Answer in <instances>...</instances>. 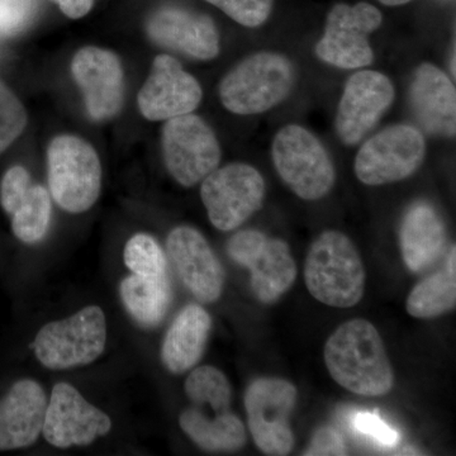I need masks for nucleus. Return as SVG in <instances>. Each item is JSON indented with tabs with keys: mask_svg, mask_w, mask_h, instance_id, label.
Returning a JSON list of instances; mask_svg holds the SVG:
<instances>
[{
	"mask_svg": "<svg viewBox=\"0 0 456 456\" xmlns=\"http://www.w3.org/2000/svg\"><path fill=\"white\" fill-rule=\"evenodd\" d=\"M325 362L332 379L355 395L382 397L395 384L382 338L364 318L346 321L330 336Z\"/></svg>",
	"mask_w": 456,
	"mask_h": 456,
	"instance_id": "nucleus-1",
	"label": "nucleus"
},
{
	"mask_svg": "<svg viewBox=\"0 0 456 456\" xmlns=\"http://www.w3.org/2000/svg\"><path fill=\"white\" fill-rule=\"evenodd\" d=\"M305 281L312 296L335 308L362 301L365 268L358 248L338 231H326L312 242L305 265Z\"/></svg>",
	"mask_w": 456,
	"mask_h": 456,
	"instance_id": "nucleus-2",
	"label": "nucleus"
},
{
	"mask_svg": "<svg viewBox=\"0 0 456 456\" xmlns=\"http://www.w3.org/2000/svg\"><path fill=\"white\" fill-rule=\"evenodd\" d=\"M296 69L277 53H256L237 64L220 84V98L226 110L241 116L272 110L292 92Z\"/></svg>",
	"mask_w": 456,
	"mask_h": 456,
	"instance_id": "nucleus-3",
	"label": "nucleus"
},
{
	"mask_svg": "<svg viewBox=\"0 0 456 456\" xmlns=\"http://www.w3.org/2000/svg\"><path fill=\"white\" fill-rule=\"evenodd\" d=\"M106 314L99 305H88L42 327L32 347L45 368L68 370L94 362L106 350Z\"/></svg>",
	"mask_w": 456,
	"mask_h": 456,
	"instance_id": "nucleus-4",
	"label": "nucleus"
},
{
	"mask_svg": "<svg viewBox=\"0 0 456 456\" xmlns=\"http://www.w3.org/2000/svg\"><path fill=\"white\" fill-rule=\"evenodd\" d=\"M50 196L60 208L83 213L97 203L102 165L97 151L80 137L61 134L47 149Z\"/></svg>",
	"mask_w": 456,
	"mask_h": 456,
	"instance_id": "nucleus-5",
	"label": "nucleus"
},
{
	"mask_svg": "<svg viewBox=\"0 0 456 456\" xmlns=\"http://www.w3.org/2000/svg\"><path fill=\"white\" fill-rule=\"evenodd\" d=\"M272 154L279 175L302 200H321L334 187L331 159L320 140L302 126L281 128L273 141Z\"/></svg>",
	"mask_w": 456,
	"mask_h": 456,
	"instance_id": "nucleus-6",
	"label": "nucleus"
},
{
	"mask_svg": "<svg viewBox=\"0 0 456 456\" xmlns=\"http://www.w3.org/2000/svg\"><path fill=\"white\" fill-rule=\"evenodd\" d=\"M228 256L251 274V289L260 302L274 303L292 288L297 264L289 246L256 230H242L227 242Z\"/></svg>",
	"mask_w": 456,
	"mask_h": 456,
	"instance_id": "nucleus-7",
	"label": "nucleus"
},
{
	"mask_svg": "<svg viewBox=\"0 0 456 456\" xmlns=\"http://www.w3.org/2000/svg\"><path fill=\"white\" fill-rule=\"evenodd\" d=\"M200 198L209 221L220 231L236 230L265 198V180L251 165L235 163L217 167L202 180Z\"/></svg>",
	"mask_w": 456,
	"mask_h": 456,
	"instance_id": "nucleus-8",
	"label": "nucleus"
},
{
	"mask_svg": "<svg viewBox=\"0 0 456 456\" xmlns=\"http://www.w3.org/2000/svg\"><path fill=\"white\" fill-rule=\"evenodd\" d=\"M294 384L281 378H259L245 392L248 426L257 448L266 455H288L294 446L289 417L296 407Z\"/></svg>",
	"mask_w": 456,
	"mask_h": 456,
	"instance_id": "nucleus-9",
	"label": "nucleus"
},
{
	"mask_svg": "<svg viewBox=\"0 0 456 456\" xmlns=\"http://www.w3.org/2000/svg\"><path fill=\"white\" fill-rule=\"evenodd\" d=\"M161 145L167 171L183 187H193L220 165L217 137L196 114L167 119L161 132Z\"/></svg>",
	"mask_w": 456,
	"mask_h": 456,
	"instance_id": "nucleus-10",
	"label": "nucleus"
},
{
	"mask_svg": "<svg viewBox=\"0 0 456 456\" xmlns=\"http://www.w3.org/2000/svg\"><path fill=\"white\" fill-rule=\"evenodd\" d=\"M426 142L419 128L395 125L370 137L355 159V174L367 185L407 179L424 161Z\"/></svg>",
	"mask_w": 456,
	"mask_h": 456,
	"instance_id": "nucleus-11",
	"label": "nucleus"
},
{
	"mask_svg": "<svg viewBox=\"0 0 456 456\" xmlns=\"http://www.w3.org/2000/svg\"><path fill=\"white\" fill-rule=\"evenodd\" d=\"M379 9L369 3L336 4L327 16L325 33L318 41L317 56L340 69H360L374 60L369 36L382 26Z\"/></svg>",
	"mask_w": 456,
	"mask_h": 456,
	"instance_id": "nucleus-12",
	"label": "nucleus"
},
{
	"mask_svg": "<svg viewBox=\"0 0 456 456\" xmlns=\"http://www.w3.org/2000/svg\"><path fill=\"white\" fill-rule=\"evenodd\" d=\"M112 419L69 383H57L45 416V440L57 449L88 446L112 430Z\"/></svg>",
	"mask_w": 456,
	"mask_h": 456,
	"instance_id": "nucleus-13",
	"label": "nucleus"
},
{
	"mask_svg": "<svg viewBox=\"0 0 456 456\" xmlns=\"http://www.w3.org/2000/svg\"><path fill=\"white\" fill-rule=\"evenodd\" d=\"M393 99L395 88L386 75L373 70L351 75L336 116V131L342 142L358 145L392 106Z\"/></svg>",
	"mask_w": 456,
	"mask_h": 456,
	"instance_id": "nucleus-14",
	"label": "nucleus"
},
{
	"mask_svg": "<svg viewBox=\"0 0 456 456\" xmlns=\"http://www.w3.org/2000/svg\"><path fill=\"white\" fill-rule=\"evenodd\" d=\"M202 97L200 83L183 69L178 60L159 55L139 92L137 104L149 121H167L196 110Z\"/></svg>",
	"mask_w": 456,
	"mask_h": 456,
	"instance_id": "nucleus-15",
	"label": "nucleus"
},
{
	"mask_svg": "<svg viewBox=\"0 0 456 456\" xmlns=\"http://www.w3.org/2000/svg\"><path fill=\"white\" fill-rule=\"evenodd\" d=\"M167 256L176 274L198 301H218L224 292V270L206 237L191 226L174 228L167 236Z\"/></svg>",
	"mask_w": 456,
	"mask_h": 456,
	"instance_id": "nucleus-16",
	"label": "nucleus"
},
{
	"mask_svg": "<svg viewBox=\"0 0 456 456\" xmlns=\"http://www.w3.org/2000/svg\"><path fill=\"white\" fill-rule=\"evenodd\" d=\"M71 73L93 119L104 121L119 113L125 99V77L121 61L113 53L84 47L75 53Z\"/></svg>",
	"mask_w": 456,
	"mask_h": 456,
	"instance_id": "nucleus-17",
	"label": "nucleus"
},
{
	"mask_svg": "<svg viewBox=\"0 0 456 456\" xmlns=\"http://www.w3.org/2000/svg\"><path fill=\"white\" fill-rule=\"evenodd\" d=\"M0 204L20 241L33 245L44 240L53 216L50 191L33 182L26 167L16 165L5 171L0 182Z\"/></svg>",
	"mask_w": 456,
	"mask_h": 456,
	"instance_id": "nucleus-18",
	"label": "nucleus"
},
{
	"mask_svg": "<svg viewBox=\"0 0 456 456\" xmlns=\"http://www.w3.org/2000/svg\"><path fill=\"white\" fill-rule=\"evenodd\" d=\"M155 44L197 60H212L220 53V36L208 16L176 7L156 12L147 23Z\"/></svg>",
	"mask_w": 456,
	"mask_h": 456,
	"instance_id": "nucleus-19",
	"label": "nucleus"
},
{
	"mask_svg": "<svg viewBox=\"0 0 456 456\" xmlns=\"http://www.w3.org/2000/svg\"><path fill=\"white\" fill-rule=\"evenodd\" d=\"M46 392L40 383L20 379L0 399V452L26 449L37 443L46 416Z\"/></svg>",
	"mask_w": 456,
	"mask_h": 456,
	"instance_id": "nucleus-20",
	"label": "nucleus"
},
{
	"mask_svg": "<svg viewBox=\"0 0 456 456\" xmlns=\"http://www.w3.org/2000/svg\"><path fill=\"white\" fill-rule=\"evenodd\" d=\"M410 103L426 132L435 136H455V86L439 68L422 64L416 69L410 86Z\"/></svg>",
	"mask_w": 456,
	"mask_h": 456,
	"instance_id": "nucleus-21",
	"label": "nucleus"
},
{
	"mask_svg": "<svg viewBox=\"0 0 456 456\" xmlns=\"http://www.w3.org/2000/svg\"><path fill=\"white\" fill-rule=\"evenodd\" d=\"M448 235L440 213L425 200L413 203L402 218L399 244L407 268L425 272L435 265L445 251Z\"/></svg>",
	"mask_w": 456,
	"mask_h": 456,
	"instance_id": "nucleus-22",
	"label": "nucleus"
},
{
	"mask_svg": "<svg viewBox=\"0 0 456 456\" xmlns=\"http://www.w3.org/2000/svg\"><path fill=\"white\" fill-rule=\"evenodd\" d=\"M212 318L198 305H188L171 322L161 345V362L171 374H183L202 359Z\"/></svg>",
	"mask_w": 456,
	"mask_h": 456,
	"instance_id": "nucleus-23",
	"label": "nucleus"
},
{
	"mask_svg": "<svg viewBox=\"0 0 456 456\" xmlns=\"http://www.w3.org/2000/svg\"><path fill=\"white\" fill-rule=\"evenodd\" d=\"M180 428L189 439L206 452H237L245 446L246 428L235 413L208 417L196 407L180 413Z\"/></svg>",
	"mask_w": 456,
	"mask_h": 456,
	"instance_id": "nucleus-24",
	"label": "nucleus"
},
{
	"mask_svg": "<svg viewBox=\"0 0 456 456\" xmlns=\"http://www.w3.org/2000/svg\"><path fill=\"white\" fill-rule=\"evenodd\" d=\"M119 296L132 318L146 329L163 322L173 298L167 274L159 277L128 275L119 284Z\"/></svg>",
	"mask_w": 456,
	"mask_h": 456,
	"instance_id": "nucleus-25",
	"label": "nucleus"
},
{
	"mask_svg": "<svg viewBox=\"0 0 456 456\" xmlns=\"http://www.w3.org/2000/svg\"><path fill=\"white\" fill-rule=\"evenodd\" d=\"M456 250L450 248L445 268L428 275L411 290L407 299L408 314L415 318L439 317L452 311L456 305Z\"/></svg>",
	"mask_w": 456,
	"mask_h": 456,
	"instance_id": "nucleus-26",
	"label": "nucleus"
},
{
	"mask_svg": "<svg viewBox=\"0 0 456 456\" xmlns=\"http://www.w3.org/2000/svg\"><path fill=\"white\" fill-rule=\"evenodd\" d=\"M184 389L193 404L209 407L216 413L231 411L232 389L220 369L209 365L194 369L185 380Z\"/></svg>",
	"mask_w": 456,
	"mask_h": 456,
	"instance_id": "nucleus-27",
	"label": "nucleus"
},
{
	"mask_svg": "<svg viewBox=\"0 0 456 456\" xmlns=\"http://www.w3.org/2000/svg\"><path fill=\"white\" fill-rule=\"evenodd\" d=\"M123 260L132 274L159 277L167 274V256L160 244L151 235L136 233L128 240Z\"/></svg>",
	"mask_w": 456,
	"mask_h": 456,
	"instance_id": "nucleus-28",
	"label": "nucleus"
},
{
	"mask_svg": "<svg viewBox=\"0 0 456 456\" xmlns=\"http://www.w3.org/2000/svg\"><path fill=\"white\" fill-rule=\"evenodd\" d=\"M26 125L25 107L0 80V154L22 134Z\"/></svg>",
	"mask_w": 456,
	"mask_h": 456,
	"instance_id": "nucleus-29",
	"label": "nucleus"
},
{
	"mask_svg": "<svg viewBox=\"0 0 456 456\" xmlns=\"http://www.w3.org/2000/svg\"><path fill=\"white\" fill-rule=\"evenodd\" d=\"M241 26L259 27L272 13L274 0H207Z\"/></svg>",
	"mask_w": 456,
	"mask_h": 456,
	"instance_id": "nucleus-30",
	"label": "nucleus"
},
{
	"mask_svg": "<svg viewBox=\"0 0 456 456\" xmlns=\"http://www.w3.org/2000/svg\"><path fill=\"white\" fill-rule=\"evenodd\" d=\"M35 11L36 0H0V37L22 31Z\"/></svg>",
	"mask_w": 456,
	"mask_h": 456,
	"instance_id": "nucleus-31",
	"label": "nucleus"
},
{
	"mask_svg": "<svg viewBox=\"0 0 456 456\" xmlns=\"http://www.w3.org/2000/svg\"><path fill=\"white\" fill-rule=\"evenodd\" d=\"M353 426L360 434L370 437L382 445L393 446L398 443V432L393 430L391 426L380 419L379 416L370 412L356 413L353 419Z\"/></svg>",
	"mask_w": 456,
	"mask_h": 456,
	"instance_id": "nucleus-32",
	"label": "nucleus"
},
{
	"mask_svg": "<svg viewBox=\"0 0 456 456\" xmlns=\"http://www.w3.org/2000/svg\"><path fill=\"white\" fill-rule=\"evenodd\" d=\"M346 446L340 434L331 428H322L314 432L305 455H346Z\"/></svg>",
	"mask_w": 456,
	"mask_h": 456,
	"instance_id": "nucleus-33",
	"label": "nucleus"
},
{
	"mask_svg": "<svg viewBox=\"0 0 456 456\" xmlns=\"http://www.w3.org/2000/svg\"><path fill=\"white\" fill-rule=\"evenodd\" d=\"M53 2L59 4L65 16L73 20L86 16L93 7V0H53Z\"/></svg>",
	"mask_w": 456,
	"mask_h": 456,
	"instance_id": "nucleus-34",
	"label": "nucleus"
},
{
	"mask_svg": "<svg viewBox=\"0 0 456 456\" xmlns=\"http://www.w3.org/2000/svg\"><path fill=\"white\" fill-rule=\"evenodd\" d=\"M379 2L387 7H398V5L407 4L411 0H379Z\"/></svg>",
	"mask_w": 456,
	"mask_h": 456,
	"instance_id": "nucleus-35",
	"label": "nucleus"
}]
</instances>
